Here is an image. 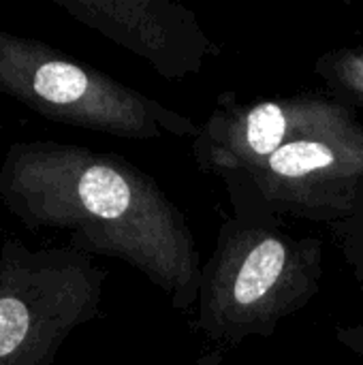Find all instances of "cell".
Instances as JSON below:
<instances>
[{
  "label": "cell",
  "instance_id": "obj_1",
  "mask_svg": "<svg viewBox=\"0 0 363 365\" xmlns=\"http://www.w3.org/2000/svg\"><path fill=\"white\" fill-rule=\"evenodd\" d=\"M0 201L30 231H64L75 250L139 269L178 312L197 306L195 235L160 186L122 156L58 141L11 143Z\"/></svg>",
  "mask_w": 363,
  "mask_h": 365
},
{
  "label": "cell",
  "instance_id": "obj_2",
  "mask_svg": "<svg viewBox=\"0 0 363 365\" xmlns=\"http://www.w3.org/2000/svg\"><path fill=\"white\" fill-rule=\"evenodd\" d=\"M223 222L212 259L201 267L195 327L218 349L250 336L270 338L319 291L323 246L293 237L280 218L235 201Z\"/></svg>",
  "mask_w": 363,
  "mask_h": 365
},
{
  "label": "cell",
  "instance_id": "obj_3",
  "mask_svg": "<svg viewBox=\"0 0 363 365\" xmlns=\"http://www.w3.org/2000/svg\"><path fill=\"white\" fill-rule=\"evenodd\" d=\"M223 180L233 201L280 220L293 216L332 227L363 216V126L351 105L312 96L272 156Z\"/></svg>",
  "mask_w": 363,
  "mask_h": 365
},
{
  "label": "cell",
  "instance_id": "obj_4",
  "mask_svg": "<svg viewBox=\"0 0 363 365\" xmlns=\"http://www.w3.org/2000/svg\"><path fill=\"white\" fill-rule=\"evenodd\" d=\"M0 96L45 120L122 139L201 135L193 120L36 38L0 30Z\"/></svg>",
  "mask_w": 363,
  "mask_h": 365
},
{
  "label": "cell",
  "instance_id": "obj_5",
  "mask_svg": "<svg viewBox=\"0 0 363 365\" xmlns=\"http://www.w3.org/2000/svg\"><path fill=\"white\" fill-rule=\"evenodd\" d=\"M105 272L73 246L0 248V365H51L66 338L101 310Z\"/></svg>",
  "mask_w": 363,
  "mask_h": 365
},
{
  "label": "cell",
  "instance_id": "obj_6",
  "mask_svg": "<svg viewBox=\"0 0 363 365\" xmlns=\"http://www.w3.org/2000/svg\"><path fill=\"white\" fill-rule=\"evenodd\" d=\"M79 24L152 64L167 79L197 73L212 43L197 17L165 0H51Z\"/></svg>",
  "mask_w": 363,
  "mask_h": 365
},
{
  "label": "cell",
  "instance_id": "obj_7",
  "mask_svg": "<svg viewBox=\"0 0 363 365\" xmlns=\"http://www.w3.org/2000/svg\"><path fill=\"white\" fill-rule=\"evenodd\" d=\"M317 73L327 81L336 101L363 105V45L325 53L317 62Z\"/></svg>",
  "mask_w": 363,
  "mask_h": 365
},
{
  "label": "cell",
  "instance_id": "obj_8",
  "mask_svg": "<svg viewBox=\"0 0 363 365\" xmlns=\"http://www.w3.org/2000/svg\"><path fill=\"white\" fill-rule=\"evenodd\" d=\"M340 246H342V252L347 255L349 263L353 265L357 278L363 276V216L357 218H351V220H344V222H338V225H332Z\"/></svg>",
  "mask_w": 363,
  "mask_h": 365
},
{
  "label": "cell",
  "instance_id": "obj_9",
  "mask_svg": "<svg viewBox=\"0 0 363 365\" xmlns=\"http://www.w3.org/2000/svg\"><path fill=\"white\" fill-rule=\"evenodd\" d=\"M338 340L353 351L355 355H359L363 359V325L362 327H347V329H338Z\"/></svg>",
  "mask_w": 363,
  "mask_h": 365
},
{
  "label": "cell",
  "instance_id": "obj_10",
  "mask_svg": "<svg viewBox=\"0 0 363 365\" xmlns=\"http://www.w3.org/2000/svg\"><path fill=\"white\" fill-rule=\"evenodd\" d=\"M223 361H225V349L214 346L212 351H208L205 355H201L195 365H223Z\"/></svg>",
  "mask_w": 363,
  "mask_h": 365
},
{
  "label": "cell",
  "instance_id": "obj_11",
  "mask_svg": "<svg viewBox=\"0 0 363 365\" xmlns=\"http://www.w3.org/2000/svg\"><path fill=\"white\" fill-rule=\"evenodd\" d=\"M2 130H4V128H2V122H0V133H2Z\"/></svg>",
  "mask_w": 363,
  "mask_h": 365
}]
</instances>
